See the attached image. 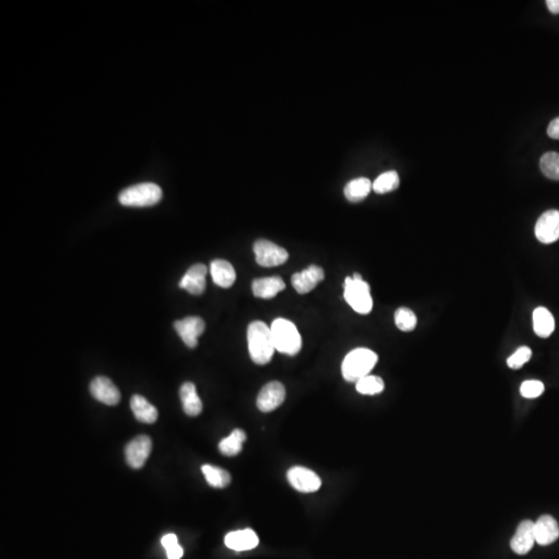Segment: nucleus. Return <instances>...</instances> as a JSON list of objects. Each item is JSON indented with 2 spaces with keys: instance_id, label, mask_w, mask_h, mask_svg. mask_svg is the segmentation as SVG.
Here are the masks:
<instances>
[{
  "instance_id": "obj_1",
  "label": "nucleus",
  "mask_w": 559,
  "mask_h": 559,
  "mask_svg": "<svg viewBox=\"0 0 559 559\" xmlns=\"http://www.w3.org/2000/svg\"><path fill=\"white\" fill-rule=\"evenodd\" d=\"M248 347L254 363L257 365L270 363L276 350L270 327L262 321L252 322L248 327Z\"/></svg>"
},
{
  "instance_id": "obj_2",
  "label": "nucleus",
  "mask_w": 559,
  "mask_h": 559,
  "mask_svg": "<svg viewBox=\"0 0 559 559\" xmlns=\"http://www.w3.org/2000/svg\"><path fill=\"white\" fill-rule=\"evenodd\" d=\"M378 356L374 351L368 348H356L350 351L342 363V375L348 382L356 384L359 379L370 375L375 367Z\"/></svg>"
},
{
  "instance_id": "obj_3",
  "label": "nucleus",
  "mask_w": 559,
  "mask_h": 559,
  "mask_svg": "<svg viewBox=\"0 0 559 559\" xmlns=\"http://www.w3.org/2000/svg\"><path fill=\"white\" fill-rule=\"evenodd\" d=\"M344 298L359 314H369L373 308L370 285L359 274L347 277L344 282Z\"/></svg>"
},
{
  "instance_id": "obj_4",
  "label": "nucleus",
  "mask_w": 559,
  "mask_h": 559,
  "mask_svg": "<svg viewBox=\"0 0 559 559\" xmlns=\"http://www.w3.org/2000/svg\"><path fill=\"white\" fill-rule=\"evenodd\" d=\"M275 348L287 355H295L302 350V337L294 323L287 319L278 318L270 327Z\"/></svg>"
},
{
  "instance_id": "obj_5",
  "label": "nucleus",
  "mask_w": 559,
  "mask_h": 559,
  "mask_svg": "<svg viewBox=\"0 0 559 559\" xmlns=\"http://www.w3.org/2000/svg\"><path fill=\"white\" fill-rule=\"evenodd\" d=\"M162 197L163 192L157 184L144 182L125 189L119 194V200L125 207H145L157 205Z\"/></svg>"
},
{
  "instance_id": "obj_6",
  "label": "nucleus",
  "mask_w": 559,
  "mask_h": 559,
  "mask_svg": "<svg viewBox=\"0 0 559 559\" xmlns=\"http://www.w3.org/2000/svg\"><path fill=\"white\" fill-rule=\"evenodd\" d=\"M256 261L264 268H275L285 264L289 254L284 248L280 247L268 239H259L253 246Z\"/></svg>"
},
{
  "instance_id": "obj_7",
  "label": "nucleus",
  "mask_w": 559,
  "mask_h": 559,
  "mask_svg": "<svg viewBox=\"0 0 559 559\" xmlns=\"http://www.w3.org/2000/svg\"><path fill=\"white\" fill-rule=\"evenodd\" d=\"M287 480L292 488L302 493H313L320 489L321 479L313 470L294 466L287 472Z\"/></svg>"
},
{
  "instance_id": "obj_8",
  "label": "nucleus",
  "mask_w": 559,
  "mask_h": 559,
  "mask_svg": "<svg viewBox=\"0 0 559 559\" xmlns=\"http://www.w3.org/2000/svg\"><path fill=\"white\" fill-rule=\"evenodd\" d=\"M535 237L542 243H556L559 239V210L551 209L544 212L537 221Z\"/></svg>"
},
{
  "instance_id": "obj_9",
  "label": "nucleus",
  "mask_w": 559,
  "mask_h": 559,
  "mask_svg": "<svg viewBox=\"0 0 559 559\" xmlns=\"http://www.w3.org/2000/svg\"><path fill=\"white\" fill-rule=\"evenodd\" d=\"M285 386L279 381L268 382L260 390L257 397V407L262 413H270L283 404L285 400Z\"/></svg>"
},
{
  "instance_id": "obj_10",
  "label": "nucleus",
  "mask_w": 559,
  "mask_h": 559,
  "mask_svg": "<svg viewBox=\"0 0 559 559\" xmlns=\"http://www.w3.org/2000/svg\"><path fill=\"white\" fill-rule=\"evenodd\" d=\"M174 329L188 347L198 345V338L205 333V323L200 317L192 316L174 322Z\"/></svg>"
},
{
  "instance_id": "obj_11",
  "label": "nucleus",
  "mask_w": 559,
  "mask_h": 559,
  "mask_svg": "<svg viewBox=\"0 0 559 559\" xmlns=\"http://www.w3.org/2000/svg\"><path fill=\"white\" fill-rule=\"evenodd\" d=\"M151 447L153 443L148 436L140 435L136 437L126 447L127 463L134 470H139L150 455Z\"/></svg>"
},
{
  "instance_id": "obj_12",
  "label": "nucleus",
  "mask_w": 559,
  "mask_h": 559,
  "mask_svg": "<svg viewBox=\"0 0 559 559\" xmlns=\"http://www.w3.org/2000/svg\"><path fill=\"white\" fill-rule=\"evenodd\" d=\"M535 543V522L531 520L522 521L510 540V549L518 556H525L533 549Z\"/></svg>"
},
{
  "instance_id": "obj_13",
  "label": "nucleus",
  "mask_w": 559,
  "mask_h": 559,
  "mask_svg": "<svg viewBox=\"0 0 559 559\" xmlns=\"http://www.w3.org/2000/svg\"><path fill=\"white\" fill-rule=\"evenodd\" d=\"M90 393L96 400L113 406L121 401V392L109 378L98 376L90 384Z\"/></svg>"
},
{
  "instance_id": "obj_14",
  "label": "nucleus",
  "mask_w": 559,
  "mask_h": 559,
  "mask_svg": "<svg viewBox=\"0 0 559 559\" xmlns=\"http://www.w3.org/2000/svg\"><path fill=\"white\" fill-rule=\"evenodd\" d=\"M325 279V272L318 266H310L300 273L292 276L291 284L296 292L306 294L312 291Z\"/></svg>"
},
{
  "instance_id": "obj_15",
  "label": "nucleus",
  "mask_w": 559,
  "mask_h": 559,
  "mask_svg": "<svg viewBox=\"0 0 559 559\" xmlns=\"http://www.w3.org/2000/svg\"><path fill=\"white\" fill-rule=\"evenodd\" d=\"M207 268L205 264H197L191 266L180 282V287L194 295H200L207 286Z\"/></svg>"
},
{
  "instance_id": "obj_16",
  "label": "nucleus",
  "mask_w": 559,
  "mask_h": 559,
  "mask_svg": "<svg viewBox=\"0 0 559 559\" xmlns=\"http://www.w3.org/2000/svg\"><path fill=\"white\" fill-rule=\"evenodd\" d=\"M535 543L541 546H548L558 541L559 525L558 521L550 516L544 515L535 522Z\"/></svg>"
},
{
  "instance_id": "obj_17",
  "label": "nucleus",
  "mask_w": 559,
  "mask_h": 559,
  "mask_svg": "<svg viewBox=\"0 0 559 559\" xmlns=\"http://www.w3.org/2000/svg\"><path fill=\"white\" fill-rule=\"evenodd\" d=\"M259 544L257 535L252 529L232 531L225 537V545L234 551H248Z\"/></svg>"
},
{
  "instance_id": "obj_18",
  "label": "nucleus",
  "mask_w": 559,
  "mask_h": 559,
  "mask_svg": "<svg viewBox=\"0 0 559 559\" xmlns=\"http://www.w3.org/2000/svg\"><path fill=\"white\" fill-rule=\"evenodd\" d=\"M285 283L280 277H268L254 280L252 291L256 298L270 300L285 289Z\"/></svg>"
},
{
  "instance_id": "obj_19",
  "label": "nucleus",
  "mask_w": 559,
  "mask_h": 559,
  "mask_svg": "<svg viewBox=\"0 0 559 559\" xmlns=\"http://www.w3.org/2000/svg\"><path fill=\"white\" fill-rule=\"evenodd\" d=\"M180 400L184 413L189 417H197L203 411V405L197 394L196 386L192 382H184L180 390Z\"/></svg>"
},
{
  "instance_id": "obj_20",
  "label": "nucleus",
  "mask_w": 559,
  "mask_h": 559,
  "mask_svg": "<svg viewBox=\"0 0 559 559\" xmlns=\"http://www.w3.org/2000/svg\"><path fill=\"white\" fill-rule=\"evenodd\" d=\"M210 275L216 285L222 288H229L237 279L234 268L226 260L216 259L210 264Z\"/></svg>"
},
{
  "instance_id": "obj_21",
  "label": "nucleus",
  "mask_w": 559,
  "mask_h": 559,
  "mask_svg": "<svg viewBox=\"0 0 559 559\" xmlns=\"http://www.w3.org/2000/svg\"><path fill=\"white\" fill-rule=\"evenodd\" d=\"M533 331L540 338H549L556 329V320L548 309L539 307L533 311Z\"/></svg>"
},
{
  "instance_id": "obj_22",
  "label": "nucleus",
  "mask_w": 559,
  "mask_h": 559,
  "mask_svg": "<svg viewBox=\"0 0 559 559\" xmlns=\"http://www.w3.org/2000/svg\"><path fill=\"white\" fill-rule=\"evenodd\" d=\"M131 409L136 419L141 422L153 424L157 419V409L140 395L132 397Z\"/></svg>"
},
{
  "instance_id": "obj_23",
  "label": "nucleus",
  "mask_w": 559,
  "mask_h": 559,
  "mask_svg": "<svg viewBox=\"0 0 559 559\" xmlns=\"http://www.w3.org/2000/svg\"><path fill=\"white\" fill-rule=\"evenodd\" d=\"M372 184H373L370 182L369 178H355L346 184L344 188V194L350 203H361L371 192Z\"/></svg>"
},
{
  "instance_id": "obj_24",
  "label": "nucleus",
  "mask_w": 559,
  "mask_h": 559,
  "mask_svg": "<svg viewBox=\"0 0 559 559\" xmlns=\"http://www.w3.org/2000/svg\"><path fill=\"white\" fill-rule=\"evenodd\" d=\"M247 440V435L241 429H235L218 445V449L225 456H235L241 453L243 445Z\"/></svg>"
},
{
  "instance_id": "obj_25",
  "label": "nucleus",
  "mask_w": 559,
  "mask_h": 559,
  "mask_svg": "<svg viewBox=\"0 0 559 559\" xmlns=\"http://www.w3.org/2000/svg\"><path fill=\"white\" fill-rule=\"evenodd\" d=\"M201 470L207 479V484L214 488H225L231 483L230 474L222 468L207 464L201 467Z\"/></svg>"
},
{
  "instance_id": "obj_26",
  "label": "nucleus",
  "mask_w": 559,
  "mask_h": 559,
  "mask_svg": "<svg viewBox=\"0 0 559 559\" xmlns=\"http://www.w3.org/2000/svg\"><path fill=\"white\" fill-rule=\"evenodd\" d=\"M400 184V178L396 171H388L380 174L375 182L372 184V189L377 194H386V193L393 192L398 189Z\"/></svg>"
},
{
  "instance_id": "obj_27",
  "label": "nucleus",
  "mask_w": 559,
  "mask_h": 559,
  "mask_svg": "<svg viewBox=\"0 0 559 559\" xmlns=\"http://www.w3.org/2000/svg\"><path fill=\"white\" fill-rule=\"evenodd\" d=\"M355 388L359 394L373 396L384 392V382L378 376L368 375L359 379Z\"/></svg>"
},
{
  "instance_id": "obj_28",
  "label": "nucleus",
  "mask_w": 559,
  "mask_h": 559,
  "mask_svg": "<svg viewBox=\"0 0 559 559\" xmlns=\"http://www.w3.org/2000/svg\"><path fill=\"white\" fill-rule=\"evenodd\" d=\"M540 167L546 178L559 182V153L550 151L546 153L540 161Z\"/></svg>"
},
{
  "instance_id": "obj_29",
  "label": "nucleus",
  "mask_w": 559,
  "mask_h": 559,
  "mask_svg": "<svg viewBox=\"0 0 559 559\" xmlns=\"http://www.w3.org/2000/svg\"><path fill=\"white\" fill-rule=\"evenodd\" d=\"M395 323L400 331H413L418 325L417 315L411 309H398L395 313Z\"/></svg>"
},
{
  "instance_id": "obj_30",
  "label": "nucleus",
  "mask_w": 559,
  "mask_h": 559,
  "mask_svg": "<svg viewBox=\"0 0 559 559\" xmlns=\"http://www.w3.org/2000/svg\"><path fill=\"white\" fill-rule=\"evenodd\" d=\"M531 355H533V351H531V348L527 347V346H522L508 357L506 363H508V368H510V369H520L527 361H531Z\"/></svg>"
},
{
  "instance_id": "obj_31",
  "label": "nucleus",
  "mask_w": 559,
  "mask_h": 559,
  "mask_svg": "<svg viewBox=\"0 0 559 559\" xmlns=\"http://www.w3.org/2000/svg\"><path fill=\"white\" fill-rule=\"evenodd\" d=\"M545 390V386L540 380H526L520 386L522 397L526 399H535L541 396Z\"/></svg>"
},
{
  "instance_id": "obj_32",
  "label": "nucleus",
  "mask_w": 559,
  "mask_h": 559,
  "mask_svg": "<svg viewBox=\"0 0 559 559\" xmlns=\"http://www.w3.org/2000/svg\"><path fill=\"white\" fill-rule=\"evenodd\" d=\"M168 559H180L184 556V550L180 547V544L172 546L169 549L166 550Z\"/></svg>"
},
{
  "instance_id": "obj_33",
  "label": "nucleus",
  "mask_w": 559,
  "mask_h": 559,
  "mask_svg": "<svg viewBox=\"0 0 559 559\" xmlns=\"http://www.w3.org/2000/svg\"><path fill=\"white\" fill-rule=\"evenodd\" d=\"M548 136L552 139L559 140V117L550 123L547 130Z\"/></svg>"
},
{
  "instance_id": "obj_34",
  "label": "nucleus",
  "mask_w": 559,
  "mask_h": 559,
  "mask_svg": "<svg viewBox=\"0 0 559 559\" xmlns=\"http://www.w3.org/2000/svg\"><path fill=\"white\" fill-rule=\"evenodd\" d=\"M161 543L163 547L165 548V550L169 549L172 546L178 545V537L173 535V533H169V535H164V537L162 538Z\"/></svg>"
},
{
  "instance_id": "obj_35",
  "label": "nucleus",
  "mask_w": 559,
  "mask_h": 559,
  "mask_svg": "<svg viewBox=\"0 0 559 559\" xmlns=\"http://www.w3.org/2000/svg\"><path fill=\"white\" fill-rule=\"evenodd\" d=\"M546 4L552 14H559V0H547Z\"/></svg>"
}]
</instances>
